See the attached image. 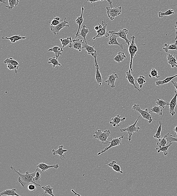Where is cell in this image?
I'll list each match as a JSON object with an SVG mask.
<instances>
[{
	"mask_svg": "<svg viewBox=\"0 0 177 196\" xmlns=\"http://www.w3.org/2000/svg\"><path fill=\"white\" fill-rule=\"evenodd\" d=\"M12 171H14L18 174L19 175V177L18 178V181L21 183L22 187H25L28 184H29L30 183H32L34 184L37 186H40V184L34 182L33 181V178L35 176L36 173L37 171V169L35 171L34 173L30 174L28 171L26 172L24 174H21L20 173V170H19L18 171H17L16 169L11 166L10 167Z\"/></svg>",
	"mask_w": 177,
	"mask_h": 196,
	"instance_id": "cell-1",
	"label": "cell"
},
{
	"mask_svg": "<svg viewBox=\"0 0 177 196\" xmlns=\"http://www.w3.org/2000/svg\"><path fill=\"white\" fill-rule=\"evenodd\" d=\"M95 134L93 135L94 139H98V140L100 141L103 144H108L109 143L108 137L111 132L110 130H106L104 132H102L101 130H98L96 131Z\"/></svg>",
	"mask_w": 177,
	"mask_h": 196,
	"instance_id": "cell-2",
	"label": "cell"
},
{
	"mask_svg": "<svg viewBox=\"0 0 177 196\" xmlns=\"http://www.w3.org/2000/svg\"><path fill=\"white\" fill-rule=\"evenodd\" d=\"M141 116V115H140L139 116L137 120L135 121V124L130 125V126H128L126 128L121 129L120 130V132H125V131L127 132V134L129 135V137L127 138L129 142L131 140V136H132L133 134H134L135 132H138L141 129V128L137 126L136 125H137V122H138Z\"/></svg>",
	"mask_w": 177,
	"mask_h": 196,
	"instance_id": "cell-3",
	"label": "cell"
},
{
	"mask_svg": "<svg viewBox=\"0 0 177 196\" xmlns=\"http://www.w3.org/2000/svg\"><path fill=\"white\" fill-rule=\"evenodd\" d=\"M133 109L135 110L136 111H137L140 113L143 119H147L149 121L148 123L150 124L153 121L152 116L148 111V108H146L145 109L142 110L141 108L140 105L137 104H135L132 106Z\"/></svg>",
	"mask_w": 177,
	"mask_h": 196,
	"instance_id": "cell-4",
	"label": "cell"
},
{
	"mask_svg": "<svg viewBox=\"0 0 177 196\" xmlns=\"http://www.w3.org/2000/svg\"><path fill=\"white\" fill-rule=\"evenodd\" d=\"M132 39V41L131 44L129 46V51L130 57H131V60H130V68L131 71H133L132 65L133 62V58L134 57L136 56V52L137 51V45H136V43L135 42V36H133L130 38Z\"/></svg>",
	"mask_w": 177,
	"mask_h": 196,
	"instance_id": "cell-5",
	"label": "cell"
},
{
	"mask_svg": "<svg viewBox=\"0 0 177 196\" xmlns=\"http://www.w3.org/2000/svg\"><path fill=\"white\" fill-rule=\"evenodd\" d=\"M125 135H123L121 136L119 138H112L111 137L109 138V143H110V144L108 147H106L104 150H101L100 152L98 153V155H99L100 154L104 153L105 152L107 151L108 149H110V148H113L114 147H116L120 145L121 144L122 139L124 138V136Z\"/></svg>",
	"mask_w": 177,
	"mask_h": 196,
	"instance_id": "cell-6",
	"label": "cell"
},
{
	"mask_svg": "<svg viewBox=\"0 0 177 196\" xmlns=\"http://www.w3.org/2000/svg\"><path fill=\"white\" fill-rule=\"evenodd\" d=\"M107 9L108 16L110 19L113 21L115 18L120 15L122 13V7H114L111 8L110 7H107L106 8Z\"/></svg>",
	"mask_w": 177,
	"mask_h": 196,
	"instance_id": "cell-7",
	"label": "cell"
},
{
	"mask_svg": "<svg viewBox=\"0 0 177 196\" xmlns=\"http://www.w3.org/2000/svg\"><path fill=\"white\" fill-rule=\"evenodd\" d=\"M69 22L66 21V18H65L64 20L63 21L62 20L61 23L59 24L56 26H51L50 30L55 35H58L59 34V32L62 29L70 27L69 25Z\"/></svg>",
	"mask_w": 177,
	"mask_h": 196,
	"instance_id": "cell-8",
	"label": "cell"
},
{
	"mask_svg": "<svg viewBox=\"0 0 177 196\" xmlns=\"http://www.w3.org/2000/svg\"><path fill=\"white\" fill-rule=\"evenodd\" d=\"M129 31L126 28H124V29L120 30L119 32H116L114 31H110L109 32V33H114L118 36V38H120L124 39L125 41V42L129 46L130 45V41L127 38V34H128Z\"/></svg>",
	"mask_w": 177,
	"mask_h": 196,
	"instance_id": "cell-9",
	"label": "cell"
},
{
	"mask_svg": "<svg viewBox=\"0 0 177 196\" xmlns=\"http://www.w3.org/2000/svg\"><path fill=\"white\" fill-rule=\"evenodd\" d=\"M96 46V45H94L93 46H90L87 44V42L83 40L82 44V48L85 49L88 52V55H92L94 57V59H97V53L96 50L94 49V47Z\"/></svg>",
	"mask_w": 177,
	"mask_h": 196,
	"instance_id": "cell-10",
	"label": "cell"
},
{
	"mask_svg": "<svg viewBox=\"0 0 177 196\" xmlns=\"http://www.w3.org/2000/svg\"><path fill=\"white\" fill-rule=\"evenodd\" d=\"M102 24H103L102 28L99 29V30L97 31V35L93 38L94 40L97 38H102L104 36H105L106 38L109 36V33H108L106 31L107 24L105 22V20L102 21Z\"/></svg>",
	"mask_w": 177,
	"mask_h": 196,
	"instance_id": "cell-11",
	"label": "cell"
},
{
	"mask_svg": "<svg viewBox=\"0 0 177 196\" xmlns=\"http://www.w3.org/2000/svg\"><path fill=\"white\" fill-rule=\"evenodd\" d=\"M83 40L79 39H74L72 42L69 44V47L81 51L82 50V44Z\"/></svg>",
	"mask_w": 177,
	"mask_h": 196,
	"instance_id": "cell-12",
	"label": "cell"
},
{
	"mask_svg": "<svg viewBox=\"0 0 177 196\" xmlns=\"http://www.w3.org/2000/svg\"><path fill=\"white\" fill-rule=\"evenodd\" d=\"M36 168H39L43 173L44 172L48 170L50 168H54L55 169H57L59 168V166L58 164L50 165L46 164L44 163V162H41V163H38Z\"/></svg>",
	"mask_w": 177,
	"mask_h": 196,
	"instance_id": "cell-13",
	"label": "cell"
},
{
	"mask_svg": "<svg viewBox=\"0 0 177 196\" xmlns=\"http://www.w3.org/2000/svg\"><path fill=\"white\" fill-rule=\"evenodd\" d=\"M63 145L60 146L58 147V148L57 150H55V149H52V152L54 155H59V158L61 160L63 161L65 159L64 154L65 152H66L68 151L67 149H63Z\"/></svg>",
	"mask_w": 177,
	"mask_h": 196,
	"instance_id": "cell-14",
	"label": "cell"
},
{
	"mask_svg": "<svg viewBox=\"0 0 177 196\" xmlns=\"http://www.w3.org/2000/svg\"><path fill=\"white\" fill-rule=\"evenodd\" d=\"M174 92L175 93V95L171 100L170 105H169V109H168L170 113L172 115V116H174L176 112L174 111V109H175L177 104V91L176 90H175L174 91Z\"/></svg>",
	"mask_w": 177,
	"mask_h": 196,
	"instance_id": "cell-15",
	"label": "cell"
},
{
	"mask_svg": "<svg viewBox=\"0 0 177 196\" xmlns=\"http://www.w3.org/2000/svg\"><path fill=\"white\" fill-rule=\"evenodd\" d=\"M126 78L127 79L128 81H129V83L130 84L133 85V86L134 88L138 90L139 92H143V93H145L144 92H143V91H142V89H140L137 88V86H136V84L135 83V79L134 78L133 76L131 73V70H130V69H129V70L126 72Z\"/></svg>",
	"mask_w": 177,
	"mask_h": 196,
	"instance_id": "cell-16",
	"label": "cell"
},
{
	"mask_svg": "<svg viewBox=\"0 0 177 196\" xmlns=\"http://www.w3.org/2000/svg\"><path fill=\"white\" fill-rule=\"evenodd\" d=\"M118 76L117 74H116V72H114L112 74L110 75L108 77L107 80L105 82L107 83L108 85H110L111 88H114L115 87V82L116 80L118 78Z\"/></svg>",
	"mask_w": 177,
	"mask_h": 196,
	"instance_id": "cell-17",
	"label": "cell"
},
{
	"mask_svg": "<svg viewBox=\"0 0 177 196\" xmlns=\"http://www.w3.org/2000/svg\"><path fill=\"white\" fill-rule=\"evenodd\" d=\"M126 119V117L121 118L120 115H118L112 118L111 121L110 122V124L113 125L114 127L116 126H120L119 124L125 121Z\"/></svg>",
	"mask_w": 177,
	"mask_h": 196,
	"instance_id": "cell-18",
	"label": "cell"
},
{
	"mask_svg": "<svg viewBox=\"0 0 177 196\" xmlns=\"http://www.w3.org/2000/svg\"><path fill=\"white\" fill-rule=\"evenodd\" d=\"M112 34L111 36L110 37L109 40L108 42V44L110 45H118L120 46L121 49L124 48L123 45L122 44H119L117 40L118 36L114 33H111Z\"/></svg>",
	"mask_w": 177,
	"mask_h": 196,
	"instance_id": "cell-19",
	"label": "cell"
},
{
	"mask_svg": "<svg viewBox=\"0 0 177 196\" xmlns=\"http://www.w3.org/2000/svg\"><path fill=\"white\" fill-rule=\"evenodd\" d=\"M95 60V66L96 68V75L95 80H96L97 83L99 85V87L101 86L102 83L103 79L102 77L101 73L99 70V67L98 64L97 59H94Z\"/></svg>",
	"mask_w": 177,
	"mask_h": 196,
	"instance_id": "cell-20",
	"label": "cell"
},
{
	"mask_svg": "<svg viewBox=\"0 0 177 196\" xmlns=\"http://www.w3.org/2000/svg\"><path fill=\"white\" fill-rule=\"evenodd\" d=\"M84 8L83 6L82 7V12H81V16L78 17L76 20V22L77 24L78 25L79 27L78 30L76 33V35H75V38H77V37L79 36V30L80 28H81V25H82V23L84 21V19L83 18V13L84 11Z\"/></svg>",
	"mask_w": 177,
	"mask_h": 196,
	"instance_id": "cell-21",
	"label": "cell"
},
{
	"mask_svg": "<svg viewBox=\"0 0 177 196\" xmlns=\"http://www.w3.org/2000/svg\"><path fill=\"white\" fill-rule=\"evenodd\" d=\"M167 60L168 64H170L172 68L174 67H177V62L175 54H168L167 56Z\"/></svg>",
	"mask_w": 177,
	"mask_h": 196,
	"instance_id": "cell-22",
	"label": "cell"
},
{
	"mask_svg": "<svg viewBox=\"0 0 177 196\" xmlns=\"http://www.w3.org/2000/svg\"><path fill=\"white\" fill-rule=\"evenodd\" d=\"M48 51L54 52L55 54V57L58 58L60 56L63 54L62 52L63 51V48H60L59 46H56L49 49Z\"/></svg>",
	"mask_w": 177,
	"mask_h": 196,
	"instance_id": "cell-23",
	"label": "cell"
},
{
	"mask_svg": "<svg viewBox=\"0 0 177 196\" xmlns=\"http://www.w3.org/2000/svg\"><path fill=\"white\" fill-rule=\"evenodd\" d=\"M16 191V189H7L1 192L0 193V196H21L17 194Z\"/></svg>",
	"mask_w": 177,
	"mask_h": 196,
	"instance_id": "cell-24",
	"label": "cell"
},
{
	"mask_svg": "<svg viewBox=\"0 0 177 196\" xmlns=\"http://www.w3.org/2000/svg\"><path fill=\"white\" fill-rule=\"evenodd\" d=\"M108 165L113 168V169L116 173H120L123 174V172L121 170L120 167L119 165L117 164V161H113L110 162Z\"/></svg>",
	"mask_w": 177,
	"mask_h": 196,
	"instance_id": "cell-25",
	"label": "cell"
},
{
	"mask_svg": "<svg viewBox=\"0 0 177 196\" xmlns=\"http://www.w3.org/2000/svg\"><path fill=\"white\" fill-rule=\"evenodd\" d=\"M27 38L26 37H22L21 35H15L9 38L8 37H2V39H6L9 40L11 42L13 43L19 41L21 39H25Z\"/></svg>",
	"mask_w": 177,
	"mask_h": 196,
	"instance_id": "cell-26",
	"label": "cell"
},
{
	"mask_svg": "<svg viewBox=\"0 0 177 196\" xmlns=\"http://www.w3.org/2000/svg\"><path fill=\"white\" fill-rule=\"evenodd\" d=\"M177 77V74L174 76H172V77H170L166 78L163 81H156V85L160 86L162 85L165 84H167L170 82H171V81L174 79V78Z\"/></svg>",
	"mask_w": 177,
	"mask_h": 196,
	"instance_id": "cell-27",
	"label": "cell"
},
{
	"mask_svg": "<svg viewBox=\"0 0 177 196\" xmlns=\"http://www.w3.org/2000/svg\"><path fill=\"white\" fill-rule=\"evenodd\" d=\"M163 49L166 52H168L169 50H177V40L176 41L174 44H170V45H168L167 44H165L164 47L163 48Z\"/></svg>",
	"mask_w": 177,
	"mask_h": 196,
	"instance_id": "cell-28",
	"label": "cell"
},
{
	"mask_svg": "<svg viewBox=\"0 0 177 196\" xmlns=\"http://www.w3.org/2000/svg\"><path fill=\"white\" fill-rule=\"evenodd\" d=\"M127 58L126 55L124 52H119L117 54V56L114 58V60L117 63H120L123 61L125 58Z\"/></svg>",
	"mask_w": 177,
	"mask_h": 196,
	"instance_id": "cell-29",
	"label": "cell"
},
{
	"mask_svg": "<svg viewBox=\"0 0 177 196\" xmlns=\"http://www.w3.org/2000/svg\"><path fill=\"white\" fill-rule=\"evenodd\" d=\"M172 142L170 143L168 145L166 146L161 147V148H156V150H157V152L158 153H160V152L162 151L163 152L164 155L166 156L167 155L168 153V149L169 147L172 146Z\"/></svg>",
	"mask_w": 177,
	"mask_h": 196,
	"instance_id": "cell-30",
	"label": "cell"
},
{
	"mask_svg": "<svg viewBox=\"0 0 177 196\" xmlns=\"http://www.w3.org/2000/svg\"><path fill=\"white\" fill-rule=\"evenodd\" d=\"M87 26L85 25H83V27H82V29L81 30V32L79 34V36H81L82 38H83V40L87 42L86 40V37H87V34L89 33V30L87 28Z\"/></svg>",
	"mask_w": 177,
	"mask_h": 196,
	"instance_id": "cell-31",
	"label": "cell"
},
{
	"mask_svg": "<svg viewBox=\"0 0 177 196\" xmlns=\"http://www.w3.org/2000/svg\"><path fill=\"white\" fill-rule=\"evenodd\" d=\"M42 188L45 191L44 192V195H46V194H48L51 196H55V195L53 194V191H52L54 188H52L50 185L43 186Z\"/></svg>",
	"mask_w": 177,
	"mask_h": 196,
	"instance_id": "cell-32",
	"label": "cell"
},
{
	"mask_svg": "<svg viewBox=\"0 0 177 196\" xmlns=\"http://www.w3.org/2000/svg\"><path fill=\"white\" fill-rule=\"evenodd\" d=\"M48 64H53V68L55 67L56 66H59L61 67H62V65L61 63L58 61V58H57L56 57H51L49 59V61L48 62Z\"/></svg>",
	"mask_w": 177,
	"mask_h": 196,
	"instance_id": "cell-33",
	"label": "cell"
},
{
	"mask_svg": "<svg viewBox=\"0 0 177 196\" xmlns=\"http://www.w3.org/2000/svg\"><path fill=\"white\" fill-rule=\"evenodd\" d=\"M60 40L61 42L62 48H64L68 46L69 44L72 42H73L71 37H68V38H66V39H65V38L61 39H60Z\"/></svg>",
	"mask_w": 177,
	"mask_h": 196,
	"instance_id": "cell-34",
	"label": "cell"
},
{
	"mask_svg": "<svg viewBox=\"0 0 177 196\" xmlns=\"http://www.w3.org/2000/svg\"><path fill=\"white\" fill-rule=\"evenodd\" d=\"M37 171L35 176L33 178V181L39 184L41 179V175L42 173L39 168H36Z\"/></svg>",
	"mask_w": 177,
	"mask_h": 196,
	"instance_id": "cell-35",
	"label": "cell"
},
{
	"mask_svg": "<svg viewBox=\"0 0 177 196\" xmlns=\"http://www.w3.org/2000/svg\"><path fill=\"white\" fill-rule=\"evenodd\" d=\"M149 113L151 112H155L156 114L158 115H162V107H160V106H156L155 105H153L152 108L151 109V111L149 112Z\"/></svg>",
	"mask_w": 177,
	"mask_h": 196,
	"instance_id": "cell-36",
	"label": "cell"
},
{
	"mask_svg": "<svg viewBox=\"0 0 177 196\" xmlns=\"http://www.w3.org/2000/svg\"><path fill=\"white\" fill-rule=\"evenodd\" d=\"M9 2V6H5L8 8L9 10H11L13 8H14L18 5L20 0H8Z\"/></svg>",
	"mask_w": 177,
	"mask_h": 196,
	"instance_id": "cell-37",
	"label": "cell"
},
{
	"mask_svg": "<svg viewBox=\"0 0 177 196\" xmlns=\"http://www.w3.org/2000/svg\"><path fill=\"white\" fill-rule=\"evenodd\" d=\"M159 124H160V126L158 128L156 134L153 136L154 138L159 140L162 137L161 136V134L162 130V122L161 121H159Z\"/></svg>",
	"mask_w": 177,
	"mask_h": 196,
	"instance_id": "cell-38",
	"label": "cell"
},
{
	"mask_svg": "<svg viewBox=\"0 0 177 196\" xmlns=\"http://www.w3.org/2000/svg\"><path fill=\"white\" fill-rule=\"evenodd\" d=\"M175 13L174 12L173 9H169V10H167V11L165 12H162L161 11H160L158 12V16L160 18L163 17L164 16L166 15H170L172 14H174Z\"/></svg>",
	"mask_w": 177,
	"mask_h": 196,
	"instance_id": "cell-39",
	"label": "cell"
},
{
	"mask_svg": "<svg viewBox=\"0 0 177 196\" xmlns=\"http://www.w3.org/2000/svg\"><path fill=\"white\" fill-rule=\"evenodd\" d=\"M156 103L159 106L163 108H164L165 106H169L170 105V103L168 102V101H164V100L158 99H157V101H156Z\"/></svg>",
	"mask_w": 177,
	"mask_h": 196,
	"instance_id": "cell-40",
	"label": "cell"
},
{
	"mask_svg": "<svg viewBox=\"0 0 177 196\" xmlns=\"http://www.w3.org/2000/svg\"><path fill=\"white\" fill-rule=\"evenodd\" d=\"M5 64H11L14 66H18L20 65L18 62L15 60L13 58L10 57L9 58H7L3 62Z\"/></svg>",
	"mask_w": 177,
	"mask_h": 196,
	"instance_id": "cell-41",
	"label": "cell"
},
{
	"mask_svg": "<svg viewBox=\"0 0 177 196\" xmlns=\"http://www.w3.org/2000/svg\"><path fill=\"white\" fill-rule=\"evenodd\" d=\"M149 77L150 78L158 79L160 76L158 75L157 70L155 68H153L151 70L149 75Z\"/></svg>",
	"mask_w": 177,
	"mask_h": 196,
	"instance_id": "cell-42",
	"label": "cell"
},
{
	"mask_svg": "<svg viewBox=\"0 0 177 196\" xmlns=\"http://www.w3.org/2000/svg\"><path fill=\"white\" fill-rule=\"evenodd\" d=\"M135 81H137V83L139 85V87L140 88H142V87L143 86V84L146 82L145 77L143 76H140L139 77L135 79Z\"/></svg>",
	"mask_w": 177,
	"mask_h": 196,
	"instance_id": "cell-43",
	"label": "cell"
},
{
	"mask_svg": "<svg viewBox=\"0 0 177 196\" xmlns=\"http://www.w3.org/2000/svg\"><path fill=\"white\" fill-rule=\"evenodd\" d=\"M164 136L167 139V142L169 143L173 142H177V137H174L173 135H171L169 133L167 134Z\"/></svg>",
	"mask_w": 177,
	"mask_h": 196,
	"instance_id": "cell-44",
	"label": "cell"
},
{
	"mask_svg": "<svg viewBox=\"0 0 177 196\" xmlns=\"http://www.w3.org/2000/svg\"><path fill=\"white\" fill-rule=\"evenodd\" d=\"M167 142V139L164 136L159 139V142H157V144L159 147V148H161V147L166 146Z\"/></svg>",
	"mask_w": 177,
	"mask_h": 196,
	"instance_id": "cell-45",
	"label": "cell"
},
{
	"mask_svg": "<svg viewBox=\"0 0 177 196\" xmlns=\"http://www.w3.org/2000/svg\"><path fill=\"white\" fill-rule=\"evenodd\" d=\"M21 65L18 66H14L11 64H8L7 65V67L9 70H14L15 71V73L17 74V70L20 68Z\"/></svg>",
	"mask_w": 177,
	"mask_h": 196,
	"instance_id": "cell-46",
	"label": "cell"
},
{
	"mask_svg": "<svg viewBox=\"0 0 177 196\" xmlns=\"http://www.w3.org/2000/svg\"><path fill=\"white\" fill-rule=\"evenodd\" d=\"M36 187L37 186L34 184L31 183L28 185V188L29 191H32V192H34L36 189Z\"/></svg>",
	"mask_w": 177,
	"mask_h": 196,
	"instance_id": "cell-47",
	"label": "cell"
},
{
	"mask_svg": "<svg viewBox=\"0 0 177 196\" xmlns=\"http://www.w3.org/2000/svg\"><path fill=\"white\" fill-rule=\"evenodd\" d=\"M50 23H51V24H50L51 26H56L59 24L61 23V21L54 19Z\"/></svg>",
	"mask_w": 177,
	"mask_h": 196,
	"instance_id": "cell-48",
	"label": "cell"
},
{
	"mask_svg": "<svg viewBox=\"0 0 177 196\" xmlns=\"http://www.w3.org/2000/svg\"><path fill=\"white\" fill-rule=\"evenodd\" d=\"M108 1V2H109L108 0H87V1H86V3H87V2H90L91 3H94V7H95V3L96 2H98V1Z\"/></svg>",
	"mask_w": 177,
	"mask_h": 196,
	"instance_id": "cell-49",
	"label": "cell"
},
{
	"mask_svg": "<svg viewBox=\"0 0 177 196\" xmlns=\"http://www.w3.org/2000/svg\"><path fill=\"white\" fill-rule=\"evenodd\" d=\"M174 27H175V28L176 32V37L175 38V40H176L177 39V21L175 23V25L174 26Z\"/></svg>",
	"mask_w": 177,
	"mask_h": 196,
	"instance_id": "cell-50",
	"label": "cell"
},
{
	"mask_svg": "<svg viewBox=\"0 0 177 196\" xmlns=\"http://www.w3.org/2000/svg\"><path fill=\"white\" fill-rule=\"evenodd\" d=\"M171 82L173 83V86H174V87H175L176 89V90L177 91V82H173V81H171Z\"/></svg>",
	"mask_w": 177,
	"mask_h": 196,
	"instance_id": "cell-51",
	"label": "cell"
},
{
	"mask_svg": "<svg viewBox=\"0 0 177 196\" xmlns=\"http://www.w3.org/2000/svg\"><path fill=\"white\" fill-rule=\"evenodd\" d=\"M174 131L176 132L175 134L174 135V137H177V126H176L174 129Z\"/></svg>",
	"mask_w": 177,
	"mask_h": 196,
	"instance_id": "cell-52",
	"label": "cell"
},
{
	"mask_svg": "<svg viewBox=\"0 0 177 196\" xmlns=\"http://www.w3.org/2000/svg\"><path fill=\"white\" fill-rule=\"evenodd\" d=\"M109 2L108 3H109L110 4V7H111V8H112L113 7V6H112V2L111 0H108Z\"/></svg>",
	"mask_w": 177,
	"mask_h": 196,
	"instance_id": "cell-53",
	"label": "cell"
},
{
	"mask_svg": "<svg viewBox=\"0 0 177 196\" xmlns=\"http://www.w3.org/2000/svg\"><path fill=\"white\" fill-rule=\"evenodd\" d=\"M94 29H95V30H96V31L99 30V26H95V27H94Z\"/></svg>",
	"mask_w": 177,
	"mask_h": 196,
	"instance_id": "cell-54",
	"label": "cell"
},
{
	"mask_svg": "<svg viewBox=\"0 0 177 196\" xmlns=\"http://www.w3.org/2000/svg\"><path fill=\"white\" fill-rule=\"evenodd\" d=\"M1 1V3H8L7 2H5V0H0Z\"/></svg>",
	"mask_w": 177,
	"mask_h": 196,
	"instance_id": "cell-55",
	"label": "cell"
},
{
	"mask_svg": "<svg viewBox=\"0 0 177 196\" xmlns=\"http://www.w3.org/2000/svg\"><path fill=\"white\" fill-rule=\"evenodd\" d=\"M54 19L56 20H58L59 21H60V18L59 17H55Z\"/></svg>",
	"mask_w": 177,
	"mask_h": 196,
	"instance_id": "cell-56",
	"label": "cell"
}]
</instances>
